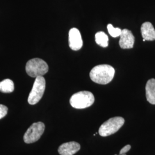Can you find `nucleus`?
<instances>
[{
    "label": "nucleus",
    "instance_id": "1",
    "mask_svg": "<svg viewBox=\"0 0 155 155\" xmlns=\"http://www.w3.org/2000/svg\"><path fill=\"white\" fill-rule=\"evenodd\" d=\"M115 70L108 64L96 66L90 72V77L95 83L100 84H106L113 80Z\"/></svg>",
    "mask_w": 155,
    "mask_h": 155
},
{
    "label": "nucleus",
    "instance_id": "2",
    "mask_svg": "<svg viewBox=\"0 0 155 155\" xmlns=\"http://www.w3.org/2000/svg\"><path fill=\"white\" fill-rule=\"evenodd\" d=\"M95 98L92 93L88 91H82L73 94L70 103L72 107L78 109L89 107L94 104Z\"/></svg>",
    "mask_w": 155,
    "mask_h": 155
},
{
    "label": "nucleus",
    "instance_id": "3",
    "mask_svg": "<svg viewBox=\"0 0 155 155\" xmlns=\"http://www.w3.org/2000/svg\"><path fill=\"white\" fill-rule=\"evenodd\" d=\"M125 123V120L121 117H115L109 118L103 123L99 129V134L102 137H107L116 133Z\"/></svg>",
    "mask_w": 155,
    "mask_h": 155
},
{
    "label": "nucleus",
    "instance_id": "4",
    "mask_svg": "<svg viewBox=\"0 0 155 155\" xmlns=\"http://www.w3.org/2000/svg\"><path fill=\"white\" fill-rule=\"evenodd\" d=\"M26 72L32 78L43 76L48 71V66L45 61L39 58L29 60L26 64Z\"/></svg>",
    "mask_w": 155,
    "mask_h": 155
},
{
    "label": "nucleus",
    "instance_id": "5",
    "mask_svg": "<svg viewBox=\"0 0 155 155\" xmlns=\"http://www.w3.org/2000/svg\"><path fill=\"white\" fill-rule=\"evenodd\" d=\"M45 78L43 76L36 78L33 83V87L28 97V103L30 105H35L38 104L45 93Z\"/></svg>",
    "mask_w": 155,
    "mask_h": 155
},
{
    "label": "nucleus",
    "instance_id": "6",
    "mask_svg": "<svg viewBox=\"0 0 155 155\" xmlns=\"http://www.w3.org/2000/svg\"><path fill=\"white\" fill-rule=\"evenodd\" d=\"M45 130V125L41 122L33 123L28 128L24 135V141L25 143L31 144L38 141Z\"/></svg>",
    "mask_w": 155,
    "mask_h": 155
},
{
    "label": "nucleus",
    "instance_id": "7",
    "mask_svg": "<svg viewBox=\"0 0 155 155\" xmlns=\"http://www.w3.org/2000/svg\"><path fill=\"white\" fill-rule=\"evenodd\" d=\"M69 46L74 51L79 50L83 46V40L77 28H71L68 33Z\"/></svg>",
    "mask_w": 155,
    "mask_h": 155
},
{
    "label": "nucleus",
    "instance_id": "8",
    "mask_svg": "<svg viewBox=\"0 0 155 155\" xmlns=\"http://www.w3.org/2000/svg\"><path fill=\"white\" fill-rule=\"evenodd\" d=\"M134 44V37L130 30H122L119 41V45L122 49L132 48Z\"/></svg>",
    "mask_w": 155,
    "mask_h": 155
},
{
    "label": "nucleus",
    "instance_id": "9",
    "mask_svg": "<svg viewBox=\"0 0 155 155\" xmlns=\"http://www.w3.org/2000/svg\"><path fill=\"white\" fill-rule=\"evenodd\" d=\"M81 149V145L75 141H71L61 144L58 148V152L61 155H73Z\"/></svg>",
    "mask_w": 155,
    "mask_h": 155
},
{
    "label": "nucleus",
    "instance_id": "10",
    "mask_svg": "<svg viewBox=\"0 0 155 155\" xmlns=\"http://www.w3.org/2000/svg\"><path fill=\"white\" fill-rule=\"evenodd\" d=\"M141 32L143 38L146 41L155 40V29L150 22H145L142 24Z\"/></svg>",
    "mask_w": 155,
    "mask_h": 155
},
{
    "label": "nucleus",
    "instance_id": "11",
    "mask_svg": "<svg viewBox=\"0 0 155 155\" xmlns=\"http://www.w3.org/2000/svg\"><path fill=\"white\" fill-rule=\"evenodd\" d=\"M146 97L150 104L155 105V79L148 81L145 86Z\"/></svg>",
    "mask_w": 155,
    "mask_h": 155
},
{
    "label": "nucleus",
    "instance_id": "12",
    "mask_svg": "<svg viewBox=\"0 0 155 155\" xmlns=\"http://www.w3.org/2000/svg\"><path fill=\"white\" fill-rule=\"evenodd\" d=\"M14 83L11 79H6L0 82L1 92L4 93H11L14 91Z\"/></svg>",
    "mask_w": 155,
    "mask_h": 155
},
{
    "label": "nucleus",
    "instance_id": "13",
    "mask_svg": "<svg viewBox=\"0 0 155 155\" xmlns=\"http://www.w3.org/2000/svg\"><path fill=\"white\" fill-rule=\"evenodd\" d=\"M95 41L101 47L105 48L108 46L109 38L105 32L100 31L95 34Z\"/></svg>",
    "mask_w": 155,
    "mask_h": 155
},
{
    "label": "nucleus",
    "instance_id": "14",
    "mask_svg": "<svg viewBox=\"0 0 155 155\" xmlns=\"http://www.w3.org/2000/svg\"><path fill=\"white\" fill-rule=\"evenodd\" d=\"M107 28L109 33L113 38H117L121 35L122 30L120 28H114L113 26L110 24H109L107 25Z\"/></svg>",
    "mask_w": 155,
    "mask_h": 155
},
{
    "label": "nucleus",
    "instance_id": "15",
    "mask_svg": "<svg viewBox=\"0 0 155 155\" xmlns=\"http://www.w3.org/2000/svg\"><path fill=\"white\" fill-rule=\"evenodd\" d=\"M8 109L6 106L0 104V119L4 118L7 114Z\"/></svg>",
    "mask_w": 155,
    "mask_h": 155
},
{
    "label": "nucleus",
    "instance_id": "16",
    "mask_svg": "<svg viewBox=\"0 0 155 155\" xmlns=\"http://www.w3.org/2000/svg\"><path fill=\"white\" fill-rule=\"evenodd\" d=\"M130 148H131V146L130 145H127L126 146L123 147L122 149L120 150V155H122L123 154H126V153L130 150Z\"/></svg>",
    "mask_w": 155,
    "mask_h": 155
},
{
    "label": "nucleus",
    "instance_id": "17",
    "mask_svg": "<svg viewBox=\"0 0 155 155\" xmlns=\"http://www.w3.org/2000/svg\"><path fill=\"white\" fill-rule=\"evenodd\" d=\"M126 155V154H123V155Z\"/></svg>",
    "mask_w": 155,
    "mask_h": 155
},
{
    "label": "nucleus",
    "instance_id": "18",
    "mask_svg": "<svg viewBox=\"0 0 155 155\" xmlns=\"http://www.w3.org/2000/svg\"></svg>",
    "mask_w": 155,
    "mask_h": 155
}]
</instances>
